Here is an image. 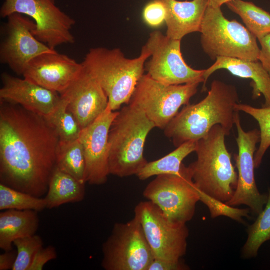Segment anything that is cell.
<instances>
[{"instance_id":"1f68e13d","label":"cell","mask_w":270,"mask_h":270,"mask_svg":"<svg viewBox=\"0 0 270 270\" xmlns=\"http://www.w3.org/2000/svg\"><path fill=\"white\" fill-rule=\"evenodd\" d=\"M166 10L160 0H154L146 4L143 11V18L150 26L156 28L165 22Z\"/></svg>"},{"instance_id":"836d02e7","label":"cell","mask_w":270,"mask_h":270,"mask_svg":"<svg viewBox=\"0 0 270 270\" xmlns=\"http://www.w3.org/2000/svg\"><path fill=\"white\" fill-rule=\"evenodd\" d=\"M189 267L182 262L154 258L148 270H186Z\"/></svg>"},{"instance_id":"277c9868","label":"cell","mask_w":270,"mask_h":270,"mask_svg":"<svg viewBox=\"0 0 270 270\" xmlns=\"http://www.w3.org/2000/svg\"><path fill=\"white\" fill-rule=\"evenodd\" d=\"M228 135L220 125L213 126L197 141V160L188 166L196 188L224 202L232 198L238 182L225 144V137Z\"/></svg>"},{"instance_id":"30bf717a","label":"cell","mask_w":270,"mask_h":270,"mask_svg":"<svg viewBox=\"0 0 270 270\" xmlns=\"http://www.w3.org/2000/svg\"><path fill=\"white\" fill-rule=\"evenodd\" d=\"M101 265L105 270H148L154 259L142 225L134 218L114 224L102 244Z\"/></svg>"},{"instance_id":"5b68a950","label":"cell","mask_w":270,"mask_h":270,"mask_svg":"<svg viewBox=\"0 0 270 270\" xmlns=\"http://www.w3.org/2000/svg\"><path fill=\"white\" fill-rule=\"evenodd\" d=\"M155 128L135 106L129 104L118 112L108 134L110 174L119 178L137 175L148 162L144 156V144Z\"/></svg>"},{"instance_id":"7402d4cb","label":"cell","mask_w":270,"mask_h":270,"mask_svg":"<svg viewBox=\"0 0 270 270\" xmlns=\"http://www.w3.org/2000/svg\"><path fill=\"white\" fill-rule=\"evenodd\" d=\"M86 184L56 166L44 198L47 208L51 210L82 201L86 195Z\"/></svg>"},{"instance_id":"d6986e66","label":"cell","mask_w":270,"mask_h":270,"mask_svg":"<svg viewBox=\"0 0 270 270\" xmlns=\"http://www.w3.org/2000/svg\"><path fill=\"white\" fill-rule=\"evenodd\" d=\"M166 10V35L172 39L182 40L187 34L200 32L208 0L180 2L160 0Z\"/></svg>"},{"instance_id":"603a6c76","label":"cell","mask_w":270,"mask_h":270,"mask_svg":"<svg viewBox=\"0 0 270 270\" xmlns=\"http://www.w3.org/2000/svg\"><path fill=\"white\" fill-rule=\"evenodd\" d=\"M196 144L197 141L188 142L162 158L148 162L137 174V177L141 180H145L158 175L180 174L182 161L189 154L196 151Z\"/></svg>"},{"instance_id":"8992f818","label":"cell","mask_w":270,"mask_h":270,"mask_svg":"<svg viewBox=\"0 0 270 270\" xmlns=\"http://www.w3.org/2000/svg\"><path fill=\"white\" fill-rule=\"evenodd\" d=\"M200 32L202 48L212 60L218 57L258 60L257 38L237 20H228L220 7L208 6Z\"/></svg>"},{"instance_id":"484cf974","label":"cell","mask_w":270,"mask_h":270,"mask_svg":"<svg viewBox=\"0 0 270 270\" xmlns=\"http://www.w3.org/2000/svg\"><path fill=\"white\" fill-rule=\"evenodd\" d=\"M258 216L255 222L248 229V240L242 250L244 258L256 257L261 246L270 240V188L266 206Z\"/></svg>"},{"instance_id":"e0dca14e","label":"cell","mask_w":270,"mask_h":270,"mask_svg":"<svg viewBox=\"0 0 270 270\" xmlns=\"http://www.w3.org/2000/svg\"><path fill=\"white\" fill-rule=\"evenodd\" d=\"M60 96L68 100V110L82 130L91 124L108 104L104 90L84 66L78 78Z\"/></svg>"},{"instance_id":"f546056e","label":"cell","mask_w":270,"mask_h":270,"mask_svg":"<svg viewBox=\"0 0 270 270\" xmlns=\"http://www.w3.org/2000/svg\"><path fill=\"white\" fill-rule=\"evenodd\" d=\"M17 256L12 270H29L36 253L44 247L42 238L36 234L16 240L13 243Z\"/></svg>"},{"instance_id":"f1b7e54d","label":"cell","mask_w":270,"mask_h":270,"mask_svg":"<svg viewBox=\"0 0 270 270\" xmlns=\"http://www.w3.org/2000/svg\"><path fill=\"white\" fill-rule=\"evenodd\" d=\"M236 109L244 112L254 118L258 122L260 128V144L254 154V166L258 168L263 158L270 147V107L257 108L251 106L238 104Z\"/></svg>"},{"instance_id":"e575fe53","label":"cell","mask_w":270,"mask_h":270,"mask_svg":"<svg viewBox=\"0 0 270 270\" xmlns=\"http://www.w3.org/2000/svg\"><path fill=\"white\" fill-rule=\"evenodd\" d=\"M258 40L260 44L258 61L270 75V34Z\"/></svg>"},{"instance_id":"ac0fdd59","label":"cell","mask_w":270,"mask_h":270,"mask_svg":"<svg viewBox=\"0 0 270 270\" xmlns=\"http://www.w3.org/2000/svg\"><path fill=\"white\" fill-rule=\"evenodd\" d=\"M0 100L18 104L44 117L50 114L62 100L60 94L6 72L1 75Z\"/></svg>"},{"instance_id":"d6a6232c","label":"cell","mask_w":270,"mask_h":270,"mask_svg":"<svg viewBox=\"0 0 270 270\" xmlns=\"http://www.w3.org/2000/svg\"><path fill=\"white\" fill-rule=\"evenodd\" d=\"M56 248L52 246L42 248L36 254L29 270H42L49 262L57 258Z\"/></svg>"},{"instance_id":"8d00e7d4","label":"cell","mask_w":270,"mask_h":270,"mask_svg":"<svg viewBox=\"0 0 270 270\" xmlns=\"http://www.w3.org/2000/svg\"><path fill=\"white\" fill-rule=\"evenodd\" d=\"M208 6L214 8H220L226 3L234 0H208Z\"/></svg>"},{"instance_id":"4316f807","label":"cell","mask_w":270,"mask_h":270,"mask_svg":"<svg viewBox=\"0 0 270 270\" xmlns=\"http://www.w3.org/2000/svg\"><path fill=\"white\" fill-rule=\"evenodd\" d=\"M61 96L60 103L46 118L56 130L60 142H73L79 138L82 129L76 118L68 110V100Z\"/></svg>"},{"instance_id":"9a60e30c","label":"cell","mask_w":270,"mask_h":270,"mask_svg":"<svg viewBox=\"0 0 270 270\" xmlns=\"http://www.w3.org/2000/svg\"><path fill=\"white\" fill-rule=\"evenodd\" d=\"M118 112L108 106L90 126L82 130L79 139L82 144L86 162L85 182L90 185L105 184L109 172L108 134Z\"/></svg>"},{"instance_id":"7a4b0ae2","label":"cell","mask_w":270,"mask_h":270,"mask_svg":"<svg viewBox=\"0 0 270 270\" xmlns=\"http://www.w3.org/2000/svg\"><path fill=\"white\" fill-rule=\"evenodd\" d=\"M239 103L236 88L214 80L206 96L194 104L184 106L164 128L165 136L178 148L205 137L213 126L220 125L230 135Z\"/></svg>"},{"instance_id":"d590c367","label":"cell","mask_w":270,"mask_h":270,"mask_svg":"<svg viewBox=\"0 0 270 270\" xmlns=\"http://www.w3.org/2000/svg\"><path fill=\"white\" fill-rule=\"evenodd\" d=\"M17 252L13 250L4 251L0 254V270H12L16 260Z\"/></svg>"},{"instance_id":"ba28073f","label":"cell","mask_w":270,"mask_h":270,"mask_svg":"<svg viewBox=\"0 0 270 270\" xmlns=\"http://www.w3.org/2000/svg\"><path fill=\"white\" fill-rule=\"evenodd\" d=\"M200 84H166L148 74H144L129 104L142 110L156 128L164 130L178 113L180 108L190 104L191 98L197 93Z\"/></svg>"},{"instance_id":"4fadbf2b","label":"cell","mask_w":270,"mask_h":270,"mask_svg":"<svg viewBox=\"0 0 270 270\" xmlns=\"http://www.w3.org/2000/svg\"><path fill=\"white\" fill-rule=\"evenodd\" d=\"M2 30L0 62L18 76H23L30 62L37 56L56 51L38 40L33 31L35 22L25 15L14 13Z\"/></svg>"},{"instance_id":"5bb4252c","label":"cell","mask_w":270,"mask_h":270,"mask_svg":"<svg viewBox=\"0 0 270 270\" xmlns=\"http://www.w3.org/2000/svg\"><path fill=\"white\" fill-rule=\"evenodd\" d=\"M234 124L238 134L236 141L238 153L234 156L238 173V182L233 196L226 204L232 206L246 205L253 214L258 216L268 199V194L259 192L254 178V158L256 144L260 142V131L256 128L245 132L240 124L239 112H236Z\"/></svg>"},{"instance_id":"8fae6325","label":"cell","mask_w":270,"mask_h":270,"mask_svg":"<svg viewBox=\"0 0 270 270\" xmlns=\"http://www.w3.org/2000/svg\"><path fill=\"white\" fill-rule=\"evenodd\" d=\"M134 212L154 258L182 260L186 253L189 235L186 224L172 223L158 206L150 200L138 204Z\"/></svg>"},{"instance_id":"3957f363","label":"cell","mask_w":270,"mask_h":270,"mask_svg":"<svg viewBox=\"0 0 270 270\" xmlns=\"http://www.w3.org/2000/svg\"><path fill=\"white\" fill-rule=\"evenodd\" d=\"M150 56L144 46L140 56L133 59L126 58L120 48L99 47L90 49L82 64L104 90L109 107L116 111L129 104Z\"/></svg>"},{"instance_id":"cb8c5ba5","label":"cell","mask_w":270,"mask_h":270,"mask_svg":"<svg viewBox=\"0 0 270 270\" xmlns=\"http://www.w3.org/2000/svg\"><path fill=\"white\" fill-rule=\"evenodd\" d=\"M228 8L238 14L246 28L258 39L270 34V14L253 2L234 0L226 4Z\"/></svg>"},{"instance_id":"52a82bcc","label":"cell","mask_w":270,"mask_h":270,"mask_svg":"<svg viewBox=\"0 0 270 270\" xmlns=\"http://www.w3.org/2000/svg\"><path fill=\"white\" fill-rule=\"evenodd\" d=\"M144 196L158 206L172 223L186 224L194 216L200 200L198 189L188 166L178 174L156 176L145 188Z\"/></svg>"},{"instance_id":"9c48e42d","label":"cell","mask_w":270,"mask_h":270,"mask_svg":"<svg viewBox=\"0 0 270 270\" xmlns=\"http://www.w3.org/2000/svg\"><path fill=\"white\" fill-rule=\"evenodd\" d=\"M14 13L32 18L36 24V38L52 50L75 42L72 30L76 21L56 6L55 0H5L0 17L7 18Z\"/></svg>"},{"instance_id":"44dd1931","label":"cell","mask_w":270,"mask_h":270,"mask_svg":"<svg viewBox=\"0 0 270 270\" xmlns=\"http://www.w3.org/2000/svg\"><path fill=\"white\" fill-rule=\"evenodd\" d=\"M38 212L8 210L0 213V248L10 250L14 240L36 234L40 226Z\"/></svg>"},{"instance_id":"4dcf8cb0","label":"cell","mask_w":270,"mask_h":270,"mask_svg":"<svg viewBox=\"0 0 270 270\" xmlns=\"http://www.w3.org/2000/svg\"><path fill=\"white\" fill-rule=\"evenodd\" d=\"M198 192L200 201L208 206L212 218L225 216L241 223H244L243 218H250V208H234L198 190Z\"/></svg>"},{"instance_id":"2e32d148","label":"cell","mask_w":270,"mask_h":270,"mask_svg":"<svg viewBox=\"0 0 270 270\" xmlns=\"http://www.w3.org/2000/svg\"><path fill=\"white\" fill-rule=\"evenodd\" d=\"M83 68L82 63L55 51L34 58L22 76L33 83L61 94L78 78Z\"/></svg>"},{"instance_id":"ffe728a7","label":"cell","mask_w":270,"mask_h":270,"mask_svg":"<svg viewBox=\"0 0 270 270\" xmlns=\"http://www.w3.org/2000/svg\"><path fill=\"white\" fill-rule=\"evenodd\" d=\"M220 70H227L232 74L241 78L252 80V98L256 99L262 94L265 99L262 107H270V75L260 61L218 57L212 66L205 70L202 92L206 90V85L210 76Z\"/></svg>"},{"instance_id":"7c38bea8","label":"cell","mask_w":270,"mask_h":270,"mask_svg":"<svg viewBox=\"0 0 270 270\" xmlns=\"http://www.w3.org/2000/svg\"><path fill=\"white\" fill-rule=\"evenodd\" d=\"M180 44L181 40L171 38L160 31L150 33L144 45L150 54V59L145 64L147 74L169 85L204 83L205 70H194L186 62Z\"/></svg>"},{"instance_id":"83f0119b","label":"cell","mask_w":270,"mask_h":270,"mask_svg":"<svg viewBox=\"0 0 270 270\" xmlns=\"http://www.w3.org/2000/svg\"><path fill=\"white\" fill-rule=\"evenodd\" d=\"M44 198H38L0 184V210H32L40 212L46 209Z\"/></svg>"},{"instance_id":"6da1fadb","label":"cell","mask_w":270,"mask_h":270,"mask_svg":"<svg viewBox=\"0 0 270 270\" xmlns=\"http://www.w3.org/2000/svg\"><path fill=\"white\" fill-rule=\"evenodd\" d=\"M0 101V184L42 198L56 168L58 134L45 117Z\"/></svg>"},{"instance_id":"d4e9b609","label":"cell","mask_w":270,"mask_h":270,"mask_svg":"<svg viewBox=\"0 0 270 270\" xmlns=\"http://www.w3.org/2000/svg\"><path fill=\"white\" fill-rule=\"evenodd\" d=\"M56 166L86 184L85 158L83 147L79 138L70 142H60Z\"/></svg>"}]
</instances>
